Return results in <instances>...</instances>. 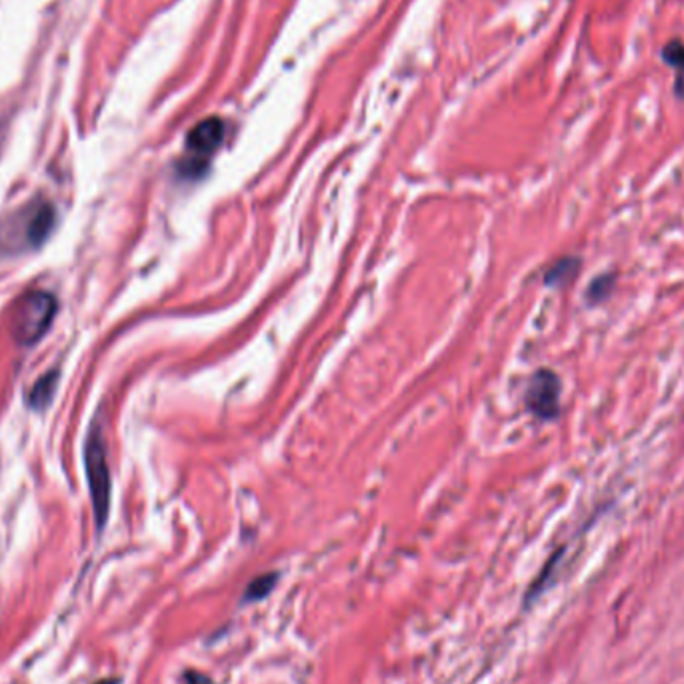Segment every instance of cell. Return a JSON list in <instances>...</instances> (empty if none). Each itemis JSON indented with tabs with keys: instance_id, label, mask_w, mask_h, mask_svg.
Wrapping results in <instances>:
<instances>
[{
	"instance_id": "cell-5",
	"label": "cell",
	"mask_w": 684,
	"mask_h": 684,
	"mask_svg": "<svg viewBox=\"0 0 684 684\" xmlns=\"http://www.w3.org/2000/svg\"><path fill=\"white\" fill-rule=\"evenodd\" d=\"M55 221H57V211H55V206H53V204H48V202L38 204V206H36L33 211V216H31L29 225H26V236H29V243L34 245V247L43 245L46 240V236L51 235V231H53V226H55Z\"/></svg>"
},
{
	"instance_id": "cell-3",
	"label": "cell",
	"mask_w": 684,
	"mask_h": 684,
	"mask_svg": "<svg viewBox=\"0 0 684 684\" xmlns=\"http://www.w3.org/2000/svg\"><path fill=\"white\" fill-rule=\"evenodd\" d=\"M225 138V124L218 119H209L199 124L187 138V160L182 162V175L197 179L209 167V160Z\"/></svg>"
},
{
	"instance_id": "cell-2",
	"label": "cell",
	"mask_w": 684,
	"mask_h": 684,
	"mask_svg": "<svg viewBox=\"0 0 684 684\" xmlns=\"http://www.w3.org/2000/svg\"><path fill=\"white\" fill-rule=\"evenodd\" d=\"M85 462H87V479H89L94 515H97L99 527H102L106 523L109 508H111V472H109L101 435L97 430L90 435L89 442H87Z\"/></svg>"
},
{
	"instance_id": "cell-8",
	"label": "cell",
	"mask_w": 684,
	"mask_h": 684,
	"mask_svg": "<svg viewBox=\"0 0 684 684\" xmlns=\"http://www.w3.org/2000/svg\"><path fill=\"white\" fill-rule=\"evenodd\" d=\"M615 289H617V272H601V274H596L591 284L586 287V292H584L586 304L598 306V304L606 303L610 299V294L615 292Z\"/></svg>"
},
{
	"instance_id": "cell-1",
	"label": "cell",
	"mask_w": 684,
	"mask_h": 684,
	"mask_svg": "<svg viewBox=\"0 0 684 684\" xmlns=\"http://www.w3.org/2000/svg\"><path fill=\"white\" fill-rule=\"evenodd\" d=\"M57 299L51 292H29L14 304L12 337L19 345H34L45 335L57 314Z\"/></svg>"
},
{
	"instance_id": "cell-11",
	"label": "cell",
	"mask_w": 684,
	"mask_h": 684,
	"mask_svg": "<svg viewBox=\"0 0 684 684\" xmlns=\"http://www.w3.org/2000/svg\"><path fill=\"white\" fill-rule=\"evenodd\" d=\"M184 681H187V684H214L206 674L201 673H187L184 674Z\"/></svg>"
},
{
	"instance_id": "cell-4",
	"label": "cell",
	"mask_w": 684,
	"mask_h": 684,
	"mask_svg": "<svg viewBox=\"0 0 684 684\" xmlns=\"http://www.w3.org/2000/svg\"><path fill=\"white\" fill-rule=\"evenodd\" d=\"M562 384L559 374L550 369H540L530 377L525 393L528 413L539 421H557L561 415Z\"/></svg>"
},
{
	"instance_id": "cell-6",
	"label": "cell",
	"mask_w": 684,
	"mask_h": 684,
	"mask_svg": "<svg viewBox=\"0 0 684 684\" xmlns=\"http://www.w3.org/2000/svg\"><path fill=\"white\" fill-rule=\"evenodd\" d=\"M662 60L674 70V97L684 101V41L673 38L662 46Z\"/></svg>"
},
{
	"instance_id": "cell-10",
	"label": "cell",
	"mask_w": 684,
	"mask_h": 684,
	"mask_svg": "<svg viewBox=\"0 0 684 684\" xmlns=\"http://www.w3.org/2000/svg\"><path fill=\"white\" fill-rule=\"evenodd\" d=\"M277 583H279V572L260 574L253 583L248 584L247 591H245V601L247 603H257V601L267 598L274 591Z\"/></svg>"
},
{
	"instance_id": "cell-7",
	"label": "cell",
	"mask_w": 684,
	"mask_h": 684,
	"mask_svg": "<svg viewBox=\"0 0 684 684\" xmlns=\"http://www.w3.org/2000/svg\"><path fill=\"white\" fill-rule=\"evenodd\" d=\"M581 267H583V260L579 257H561L559 260H554L552 265H550L547 272H545V284L547 287H567L569 282L574 281L576 277H579V272H581Z\"/></svg>"
},
{
	"instance_id": "cell-9",
	"label": "cell",
	"mask_w": 684,
	"mask_h": 684,
	"mask_svg": "<svg viewBox=\"0 0 684 684\" xmlns=\"http://www.w3.org/2000/svg\"><path fill=\"white\" fill-rule=\"evenodd\" d=\"M57 372H48V374H45V377L31 389V393H29V404H31L33 408H45L46 404L51 403L55 391H57Z\"/></svg>"
}]
</instances>
